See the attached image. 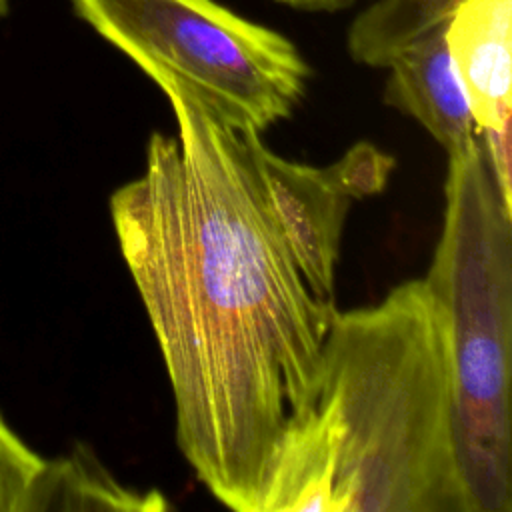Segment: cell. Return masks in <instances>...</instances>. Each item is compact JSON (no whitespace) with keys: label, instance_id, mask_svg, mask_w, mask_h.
<instances>
[{"label":"cell","instance_id":"cell-6","mask_svg":"<svg viewBox=\"0 0 512 512\" xmlns=\"http://www.w3.org/2000/svg\"><path fill=\"white\" fill-rule=\"evenodd\" d=\"M444 26L404 46L388 64L384 104L412 116L446 150L470 146L478 134L458 74L454 70Z\"/></svg>","mask_w":512,"mask_h":512},{"label":"cell","instance_id":"cell-9","mask_svg":"<svg viewBox=\"0 0 512 512\" xmlns=\"http://www.w3.org/2000/svg\"><path fill=\"white\" fill-rule=\"evenodd\" d=\"M44 458L28 448L0 416V512H20Z\"/></svg>","mask_w":512,"mask_h":512},{"label":"cell","instance_id":"cell-5","mask_svg":"<svg viewBox=\"0 0 512 512\" xmlns=\"http://www.w3.org/2000/svg\"><path fill=\"white\" fill-rule=\"evenodd\" d=\"M444 38L476 134L504 198L512 202V0H464L450 14Z\"/></svg>","mask_w":512,"mask_h":512},{"label":"cell","instance_id":"cell-1","mask_svg":"<svg viewBox=\"0 0 512 512\" xmlns=\"http://www.w3.org/2000/svg\"><path fill=\"white\" fill-rule=\"evenodd\" d=\"M162 92L176 134L152 132L110 216L166 366L182 456L220 504L262 512L340 312L354 196L336 162L288 160L190 92Z\"/></svg>","mask_w":512,"mask_h":512},{"label":"cell","instance_id":"cell-10","mask_svg":"<svg viewBox=\"0 0 512 512\" xmlns=\"http://www.w3.org/2000/svg\"><path fill=\"white\" fill-rule=\"evenodd\" d=\"M336 164L354 200L382 192L396 166L390 154L370 142L354 144Z\"/></svg>","mask_w":512,"mask_h":512},{"label":"cell","instance_id":"cell-2","mask_svg":"<svg viewBox=\"0 0 512 512\" xmlns=\"http://www.w3.org/2000/svg\"><path fill=\"white\" fill-rule=\"evenodd\" d=\"M262 512H472L446 322L424 278L336 314Z\"/></svg>","mask_w":512,"mask_h":512},{"label":"cell","instance_id":"cell-11","mask_svg":"<svg viewBox=\"0 0 512 512\" xmlns=\"http://www.w3.org/2000/svg\"><path fill=\"white\" fill-rule=\"evenodd\" d=\"M284 4H292V6H308V8H326V6H334L340 4L344 0H278Z\"/></svg>","mask_w":512,"mask_h":512},{"label":"cell","instance_id":"cell-7","mask_svg":"<svg viewBox=\"0 0 512 512\" xmlns=\"http://www.w3.org/2000/svg\"><path fill=\"white\" fill-rule=\"evenodd\" d=\"M168 502L156 490L140 492L118 482L88 446L44 460L30 484L20 512L46 510H166Z\"/></svg>","mask_w":512,"mask_h":512},{"label":"cell","instance_id":"cell-3","mask_svg":"<svg viewBox=\"0 0 512 512\" xmlns=\"http://www.w3.org/2000/svg\"><path fill=\"white\" fill-rule=\"evenodd\" d=\"M426 284L448 332L454 440L472 512H512V202L482 138L448 154Z\"/></svg>","mask_w":512,"mask_h":512},{"label":"cell","instance_id":"cell-8","mask_svg":"<svg viewBox=\"0 0 512 512\" xmlns=\"http://www.w3.org/2000/svg\"><path fill=\"white\" fill-rule=\"evenodd\" d=\"M464 0H376L348 30L350 56L366 66L386 64L410 42L444 26Z\"/></svg>","mask_w":512,"mask_h":512},{"label":"cell","instance_id":"cell-4","mask_svg":"<svg viewBox=\"0 0 512 512\" xmlns=\"http://www.w3.org/2000/svg\"><path fill=\"white\" fill-rule=\"evenodd\" d=\"M76 14L160 90L190 92L258 132L288 118L308 64L280 32L214 0H72Z\"/></svg>","mask_w":512,"mask_h":512},{"label":"cell","instance_id":"cell-12","mask_svg":"<svg viewBox=\"0 0 512 512\" xmlns=\"http://www.w3.org/2000/svg\"><path fill=\"white\" fill-rule=\"evenodd\" d=\"M8 10V0H0V18L6 14Z\"/></svg>","mask_w":512,"mask_h":512}]
</instances>
